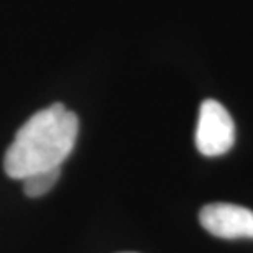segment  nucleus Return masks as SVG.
<instances>
[{
    "instance_id": "20e7f679",
    "label": "nucleus",
    "mask_w": 253,
    "mask_h": 253,
    "mask_svg": "<svg viewBox=\"0 0 253 253\" xmlns=\"http://www.w3.org/2000/svg\"><path fill=\"white\" fill-rule=\"evenodd\" d=\"M61 176V168H53L46 171H38L27 176L23 181V192L28 197H40L49 192Z\"/></svg>"
},
{
    "instance_id": "f257e3e1",
    "label": "nucleus",
    "mask_w": 253,
    "mask_h": 253,
    "mask_svg": "<svg viewBox=\"0 0 253 253\" xmlns=\"http://www.w3.org/2000/svg\"><path fill=\"white\" fill-rule=\"evenodd\" d=\"M79 131L78 115L63 104H53L25 122L5 151L3 169L10 178L61 168L74 150Z\"/></svg>"
},
{
    "instance_id": "7ed1b4c3",
    "label": "nucleus",
    "mask_w": 253,
    "mask_h": 253,
    "mask_svg": "<svg viewBox=\"0 0 253 253\" xmlns=\"http://www.w3.org/2000/svg\"><path fill=\"white\" fill-rule=\"evenodd\" d=\"M201 225L220 239H253V211L247 207L215 202L202 207Z\"/></svg>"
},
{
    "instance_id": "f03ea898",
    "label": "nucleus",
    "mask_w": 253,
    "mask_h": 253,
    "mask_svg": "<svg viewBox=\"0 0 253 253\" xmlns=\"http://www.w3.org/2000/svg\"><path fill=\"white\" fill-rule=\"evenodd\" d=\"M235 143V124L224 105L214 99L201 104L196 128V146L204 156L225 155Z\"/></svg>"
}]
</instances>
